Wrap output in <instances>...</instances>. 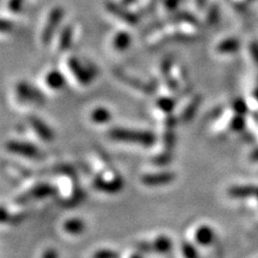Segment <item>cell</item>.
Segmentation results:
<instances>
[{
    "instance_id": "cell-24",
    "label": "cell",
    "mask_w": 258,
    "mask_h": 258,
    "mask_svg": "<svg viewBox=\"0 0 258 258\" xmlns=\"http://www.w3.org/2000/svg\"><path fill=\"white\" fill-rule=\"evenodd\" d=\"M6 9L10 14L19 15L24 9V0H8Z\"/></svg>"
},
{
    "instance_id": "cell-17",
    "label": "cell",
    "mask_w": 258,
    "mask_h": 258,
    "mask_svg": "<svg viewBox=\"0 0 258 258\" xmlns=\"http://www.w3.org/2000/svg\"><path fill=\"white\" fill-rule=\"evenodd\" d=\"M62 228L66 233H69L71 235H79L85 232L86 225L82 219L71 218V219H67V220L63 222Z\"/></svg>"
},
{
    "instance_id": "cell-32",
    "label": "cell",
    "mask_w": 258,
    "mask_h": 258,
    "mask_svg": "<svg viewBox=\"0 0 258 258\" xmlns=\"http://www.w3.org/2000/svg\"><path fill=\"white\" fill-rule=\"evenodd\" d=\"M42 258H59V253H57V251L55 249L49 247V249L44 251L43 254H42Z\"/></svg>"
},
{
    "instance_id": "cell-29",
    "label": "cell",
    "mask_w": 258,
    "mask_h": 258,
    "mask_svg": "<svg viewBox=\"0 0 258 258\" xmlns=\"http://www.w3.org/2000/svg\"><path fill=\"white\" fill-rule=\"evenodd\" d=\"M183 0H163V5H164V9L166 10V11H175V10L178 9V6L180 3H182Z\"/></svg>"
},
{
    "instance_id": "cell-8",
    "label": "cell",
    "mask_w": 258,
    "mask_h": 258,
    "mask_svg": "<svg viewBox=\"0 0 258 258\" xmlns=\"http://www.w3.org/2000/svg\"><path fill=\"white\" fill-rule=\"evenodd\" d=\"M93 186L103 192L115 194L123 188V182H122L121 177L118 176H115L112 179H105L103 177H97L93 180Z\"/></svg>"
},
{
    "instance_id": "cell-3",
    "label": "cell",
    "mask_w": 258,
    "mask_h": 258,
    "mask_svg": "<svg viewBox=\"0 0 258 258\" xmlns=\"http://www.w3.org/2000/svg\"><path fill=\"white\" fill-rule=\"evenodd\" d=\"M104 8L108 14L114 16L115 18L120 19L121 22L128 25H137L140 21V17L137 12L132 11L131 8H127L121 3H115L111 0L104 3Z\"/></svg>"
},
{
    "instance_id": "cell-26",
    "label": "cell",
    "mask_w": 258,
    "mask_h": 258,
    "mask_svg": "<svg viewBox=\"0 0 258 258\" xmlns=\"http://www.w3.org/2000/svg\"><path fill=\"white\" fill-rule=\"evenodd\" d=\"M230 127L234 132H241L245 128V118L243 115H235L231 120Z\"/></svg>"
},
{
    "instance_id": "cell-25",
    "label": "cell",
    "mask_w": 258,
    "mask_h": 258,
    "mask_svg": "<svg viewBox=\"0 0 258 258\" xmlns=\"http://www.w3.org/2000/svg\"><path fill=\"white\" fill-rule=\"evenodd\" d=\"M180 249H182V253L184 258H200L198 250L195 249V246L192 244L184 243Z\"/></svg>"
},
{
    "instance_id": "cell-33",
    "label": "cell",
    "mask_w": 258,
    "mask_h": 258,
    "mask_svg": "<svg viewBox=\"0 0 258 258\" xmlns=\"http://www.w3.org/2000/svg\"><path fill=\"white\" fill-rule=\"evenodd\" d=\"M120 3L124 6H127V8H132V6L138 4V0H120Z\"/></svg>"
},
{
    "instance_id": "cell-37",
    "label": "cell",
    "mask_w": 258,
    "mask_h": 258,
    "mask_svg": "<svg viewBox=\"0 0 258 258\" xmlns=\"http://www.w3.org/2000/svg\"><path fill=\"white\" fill-rule=\"evenodd\" d=\"M253 97H254V98H256V101L258 102V89H256L253 91Z\"/></svg>"
},
{
    "instance_id": "cell-12",
    "label": "cell",
    "mask_w": 258,
    "mask_h": 258,
    "mask_svg": "<svg viewBox=\"0 0 258 258\" xmlns=\"http://www.w3.org/2000/svg\"><path fill=\"white\" fill-rule=\"evenodd\" d=\"M240 41L237 37H226L215 46V51L222 55H228V54H235L240 49Z\"/></svg>"
},
{
    "instance_id": "cell-19",
    "label": "cell",
    "mask_w": 258,
    "mask_h": 258,
    "mask_svg": "<svg viewBox=\"0 0 258 258\" xmlns=\"http://www.w3.org/2000/svg\"><path fill=\"white\" fill-rule=\"evenodd\" d=\"M116 76H117V78L121 79L122 82L129 84V85H132L133 88L138 89L139 91H143V92H146V93L152 92V88H151L150 85H147V84L141 82V80L132 78V77H129V76H127V74L121 73V72H116Z\"/></svg>"
},
{
    "instance_id": "cell-6",
    "label": "cell",
    "mask_w": 258,
    "mask_h": 258,
    "mask_svg": "<svg viewBox=\"0 0 258 258\" xmlns=\"http://www.w3.org/2000/svg\"><path fill=\"white\" fill-rule=\"evenodd\" d=\"M176 175L171 171H163L157 173H146L141 177V183L146 186H163L172 183Z\"/></svg>"
},
{
    "instance_id": "cell-36",
    "label": "cell",
    "mask_w": 258,
    "mask_h": 258,
    "mask_svg": "<svg viewBox=\"0 0 258 258\" xmlns=\"http://www.w3.org/2000/svg\"><path fill=\"white\" fill-rule=\"evenodd\" d=\"M129 258H143V256H140L139 253H133V254H131V257Z\"/></svg>"
},
{
    "instance_id": "cell-7",
    "label": "cell",
    "mask_w": 258,
    "mask_h": 258,
    "mask_svg": "<svg viewBox=\"0 0 258 258\" xmlns=\"http://www.w3.org/2000/svg\"><path fill=\"white\" fill-rule=\"evenodd\" d=\"M16 95L22 102H29V103H41L43 102L42 95L37 92L34 88H31L28 83L21 82L16 86Z\"/></svg>"
},
{
    "instance_id": "cell-35",
    "label": "cell",
    "mask_w": 258,
    "mask_h": 258,
    "mask_svg": "<svg viewBox=\"0 0 258 258\" xmlns=\"http://www.w3.org/2000/svg\"><path fill=\"white\" fill-rule=\"evenodd\" d=\"M250 159L252 160V161H258V147L254 148L252 152H251Z\"/></svg>"
},
{
    "instance_id": "cell-9",
    "label": "cell",
    "mask_w": 258,
    "mask_h": 258,
    "mask_svg": "<svg viewBox=\"0 0 258 258\" xmlns=\"http://www.w3.org/2000/svg\"><path fill=\"white\" fill-rule=\"evenodd\" d=\"M54 192H55V188H54V186H51L50 184H44V183H42V184H38L35 186V188H32L28 194H24V195L19 196L17 199V203L22 205V203L28 202L30 198L38 199V200L48 198V196L53 195Z\"/></svg>"
},
{
    "instance_id": "cell-27",
    "label": "cell",
    "mask_w": 258,
    "mask_h": 258,
    "mask_svg": "<svg viewBox=\"0 0 258 258\" xmlns=\"http://www.w3.org/2000/svg\"><path fill=\"white\" fill-rule=\"evenodd\" d=\"M92 258H118V253L110 249H101L93 253Z\"/></svg>"
},
{
    "instance_id": "cell-21",
    "label": "cell",
    "mask_w": 258,
    "mask_h": 258,
    "mask_svg": "<svg viewBox=\"0 0 258 258\" xmlns=\"http://www.w3.org/2000/svg\"><path fill=\"white\" fill-rule=\"evenodd\" d=\"M157 106L164 114L170 115L176 106V101L171 97H160L157 99Z\"/></svg>"
},
{
    "instance_id": "cell-30",
    "label": "cell",
    "mask_w": 258,
    "mask_h": 258,
    "mask_svg": "<svg viewBox=\"0 0 258 258\" xmlns=\"http://www.w3.org/2000/svg\"><path fill=\"white\" fill-rule=\"evenodd\" d=\"M249 53L251 55V59L254 63L258 66V42L257 41H252L249 44Z\"/></svg>"
},
{
    "instance_id": "cell-28",
    "label": "cell",
    "mask_w": 258,
    "mask_h": 258,
    "mask_svg": "<svg viewBox=\"0 0 258 258\" xmlns=\"http://www.w3.org/2000/svg\"><path fill=\"white\" fill-rule=\"evenodd\" d=\"M233 109L238 115H244L247 111V105L243 99H235L233 103Z\"/></svg>"
},
{
    "instance_id": "cell-18",
    "label": "cell",
    "mask_w": 258,
    "mask_h": 258,
    "mask_svg": "<svg viewBox=\"0 0 258 258\" xmlns=\"http://www.w3.org/2000/svg\"><path fill=\"white\" fill-rule=\"evenodd\" d=\"M151 245H152V251H154V252L166 253L172 249L173 244H172V240H171L167 235L161 234L154 238Z\"/></svg>"
},
{
    "instance_id": "cell-31",
    "label": "cell",
    "mask_w": 258,
    "mask_h": 258,
    "mask_svg": "<svg viewBox=\"0 0 258 258\" xmlns=\"http://www.w3.org/2000/svg\"><path fill=\"white\" fill-rule=\"evenodd\" d=\"M14 28V24L8 18H3L2 19V24H0V29H2V32H10Z\"/></svg>"
},
{
    "instance_id": "cell-5",
    "label": "cell",
    "mask_w": 258,
    "mask_h": 258,
    "mask_svg": "<svg viewBox=\"0 0 258 258\" xmlns=\"http://www.w3.org/2000/svg\"><path fill=\"white\" fill-rule=\"evenodd\" d=\"M67 67H69L70 72L73 74L74 78L78 80L79 84H82V85H89V84L91 83V69L84 66L77 57L70 56L69 59H67Z\"/></svg>"
},
{
    "instance_id": "cell-15",
    "label": "cell",
    "mask_w": 258,
    "mask_h": 258,
    "mask_svg": "<svg viewBox=\"0 0 258 258\" xmlns=\"http://www.w3.org/2000/svg\"><path fill=\"white\" fill-rule=\"evenodd\" d=\"M132 44V35L125 30H120L114 35L111 40V46L116 51L127 50Z\"/></svg>"
},
{
    "instance_id": "cell-22",
    "label": "cell",
    "mask_w": 258,
    "mask_h": 258,
    "mask_svg": "<svg viewBox=\"0 0 258 258\" xmlns=\"http://www.w3.org/2000/svg\"><path fill=\"white\" fill-rule=\"evenodd\" d=\"M200 101H201V98H200V97H196L195 99H192V101L185 106L184 110L182 111V116H180V118H182L183 121L186 122V121H189L190 118H192L194 114H195L196 110H198Z\"/></svg>"
},
{
    "instance_id": "cell-20",
    "label": "cell",
    "mask_w": 258,
    "mask_h": 258,
    "mask_svg": "<svg viewBox=\"0 0 258 258\" xmlns=\"http://www.w3.org/2000/svg\"><path fill=\"white\" fill-rule=\"evenodd\" d=\"M90 117H91V121L93 123L104 124L111 120V112L106 108H104V106H98V108L93 109L91 111Z\"/></svg>"
},
{
    "instance_id": "cell-14",
    "label": "cell",
    "mask_w": 258,
    "mask_h": 258,
    "mask_svg": "<svg viewBox=\"0 0 258 258\" xmlns=\"http://www.w3.org/2000/svg\"><path fill=\"white\" fill-rule=\"evenodd\" d=\"M74 37V29L72 25H64L59 32V40H57V51L63 53V51L69 50L73 42Z\"/></svg>"
},
{
    "instance_id": "cell-13",
    "label": "cell",
    "mask_w": 258,
    "mask_h": 258,
    "mask_svg": "<svg viewBox=\"0 0 258 258\" xmlns=\"http://www.w3.org/2000/svg\"><path fill=\"white\" fill-rule=\"evenodd\" d=\"M194 238H195L196 243L201 245V246H208V245L213 244V241L215 239V232L211 226L201 225L195 231Z\"/></svg>"
},
{
    "instance_id": "cell-1",
    "label": "cell",
    "mask_w": 258,
    "mask_h": 258,
    "mask_svg": "<svg viewBox=\"0 0 258 258\" xmlns=\"http://www.w3.org/2000/svg\"><path fill=\"white\" fill-rule=\"evenodd\" d=\"M108 137L116 141L122 143H132L140 145V146L151 147L156 144V135L147 131H137V129L128 128H111L108 132Z\"/></svg>"
},
{
    "instance_id": "cell-38",
    "label": "cell",
    "mask_w": 258,
    "mask_h": 258,
    "mask_svg": "<svg viewBox=\"0 0 258 258\" xmlns=\"http://www.w3.org/2000/svg\"><path fill=\"white\" fill-rule=\"evenodd\" d=\"M246 2H252V0H246Z\"/></svg>"
},
{
    "instance_id": "cell-34",
    "label": "cell",
    "mask_w": 258,
    "mask_h": 258,
    "mask_svg": "<svg viewBox=\"0 0 258 258\" xmlns=\"http://www.w3.org/2000/svg\"><path fill=\"white\" fill-rule=\"evenodd\" d=\"M195 5L199 10H203L207 5V0H195Z\"/></svg>"
},
{
    "instance_id": "cell-11",
    "label": "cell",
    "mask_w": 258,
    "mask_h": 258,
    "mask_svg": "<svg viewBox=\"0 0 258 258\" xmlns=\"http://www.w3.org/2000/svg\"><path fill=\"white\" fill-rule=\"evenodd\" d=\"M29 122H30L32 129L36 132V134L42 139V140L44 141L53 140L54 139L53 131H51L49 125L44 123L41 118L36 117V116H31V117H29Z\"/></svg>"
},
{
    "instance_id": "cell-2",
    "label": "cell",
    "mask_w": 258,
    "mask_h": 258,
    "mask_svg": "<svg viewBox=\"0 0 258 258\" xmlns=\"http://www.w3.org/2000/svg\"><path fill=\"white\" fill-rule=\"evenodd\" d=\"M63 16L64 10L61 6H54L49 11V14L47 16L46 23H44L41 32V41L44 46H47V44H49L53 41L54 36H55L57 30L61 27V23H62Z\"/></svg>"
},
{
    "instance_id": "cell-16",
    "label": "cell",
    "mask_w": 258,
    "mask_h": 258,
    "mask_svg": "<svg viewBox=\"0 0 258 258\" xmlns=\"http://www.w3.org/2000/svg\"><path fill=\"white\" fill-rule=\"evenodd\" d=\"M44 83H46L47 88L51 90H61L66 84V79L60 71L51 70L44 77Z\"/></svg>"
},
{
    "instance_id": "cell-23",
    "label": "cell",
    "mask_w": 258,
    "mask_h": 258,
    "mask_svg": "<svg viewBox=\"0 0 258 258\" xmlns=\"http://www.w3.org/2000/svg\"><path fill=\"white\" fill-rule=\"evenodd\" d=\"M220 19V11H219V8L217 5H212L211 8L207 10L206 12V22L209 25H214L217 24Z\"/></svg>"
},
{
    "instance_id": "cell-4",
    "label": "cell",
    "mask_w": 258,
    "mask_h": 258,
    "mask_svg": "<svg viewBox=\"0 0 258 258\" xmlns=\"http://www.w3.org/2000/svg\"><path fill=\"white\" fill-rule=\"evenodd\" d=\"M6 150L9 152L17 154V156L29 158V159H36V158L40 157V150L32 144L24 143V141H8L6 143Z\"/></svg>"
},
{
    "instance_id": "cell-10",
    "label": "cell",
    "mask_w": 258,
    "mask_h": 258,
    "mask_svg": "<svg viewBox=\"0 0 258 258\" xmlns=\"http://www.w3.org/2000/svg\"><path fill=\"white\" fill-rule=\"evenodd\" d=\"M228 196L232 199H258V186L257 185H233L228 189Z\"/></svg>"
}]
</instances>
